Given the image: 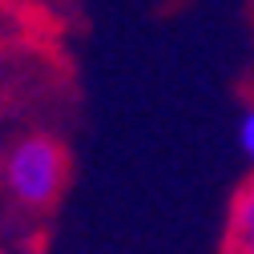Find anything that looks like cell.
I'll return each mask as SVG.
<instances>
[{
	"instance_id": "1",
	"label": "cell",
	"mask_w": 254,
	"mask_h": 254,
	"mask_svg": "<svg viewBox=\"0 0 254 254\" xmlns=\"http://www.w3.org/2000/svg\"><path fill=\"white\" fill-rule=\"evenodd\" d=\"M8 190L20 206H49L61 194V182H65V153L57 141L49 137H24L12 145L8 166H4Z\"/></svg>"
},
{
	"instance_id": "2",
	"label": "cell",
	"mask_w": 254,
	"mask_h": 254,
	"mask_svg": "<svg viewBox=\"0 0 254 254\" xmlns=\"http://www.w3.org/2000/svg\"><path fill=\"white\" fill-rule=\"evenodd\" d=\"M234 254H254V186L234 202Z\"/></svg>"
},
{
	"instance_id": "3",
	"label": "cell",
	"mask_w": 254,
	"mask_h": 254,
	"mask_svg": "<svg viewBox=\"0 0 254 254\" xmlns=\"http://www.w3.org/2000/svg\"><path fill=\"white\" fill-rule=\"evenodd\" d=\"M238 149H242L250 162H254V105L238 117Z\"/></svg>"
}]
</instances>
